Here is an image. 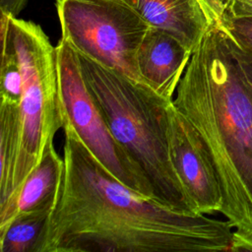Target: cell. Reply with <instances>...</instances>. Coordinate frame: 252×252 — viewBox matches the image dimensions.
I'll return each instance as SVG.
<instances>
[{
	"instance_id": "cell-1",
	"label": "cell",
	"mask_w": 252,
	"mask_h": 252,
	"mask_svg": "<svg viewBox=\"0 0 252 252\" xmlns=\"http://www.w3.org/2000/svg\"><path fill=\"white\" fill-rule=\"evenodd\" d=\"M64 169L36 252L230 251L234 228L173 212L132 191L63 126Z\"/></svg>"
},
{
	"instance_id": "cell-2",
	"label": "cell",
	"mask_w": 252,
	"mask_h": 252,
	"mask_svg": "<svg viewBox=\"0 0 252 252\" xmlns=\"http://www.w3.org/2000/svg\"><path fill=\"white\" fill-rule=\"evenodd\" d=\"M172 101L211 157L222 193L220 214L252 237V90L220 20L192 53Z\"/></svg>"
},
{
	"instance_id": "cell-3",
	"label": "cell",
	"mask_w": 252,
	"mask_h": 252,
	"mask_svg": "<svg viewBox=\"0 0 252 252\" xmlns=\"http://www.w3.org/2000/svg\"><path fill=\"white\" fill-rule=\"evenodd\" d=\"M77 54L88 90L113 137L147 178L154 201L179 214H198L170 159L168 107L173 99L79 51Z\"/></svg>"
},
{
	"instance_id": "cell-4",
	"label": "cell",
	"mask_w": 252,
	"mask_h": 252,
	"mask_svg": "<svg viewBox=\"0 0 252 252\" xmlns=\"http://www.w3.org/2000/svg\"><path fill=\"white\" fill-rule=\"evenodd\" d=\"M1 43L13 50L22 74L20 144L9 184L0 194V205H3L53 143L55 134L63 128V118L56 46L41 27L1 12Z\"/></svg>"
},
{
	"instance_id": "cell-5",
	"label": "cell",
	"mask_w": 252,
	"mask_h": 252,
	"mask_svg": "<svg viewBox=\"0 0 252 252\" xmlns=\"http://www.w3.org/2000/svg\"><path fill=\"white\" fill-rule=\"evenodd\" d=\"M56 8L61 38L96 62L144 83L137 54L151 27L131 7L120 0H57Z\"/></svg>"
},
{
	"instance_id": "cell-6",
	"label": "cell",
	"mask_w": 252,
	"mask_h": 252,
	"mask_svg": "<svg viewBox=\"0 0 252 252\" xmlns=\"http://www.w3.org/2000/svg\"><path fill=\"white\" fill-rule=\"evenodd\" d=\"M56 62L63 126L72 127L84 146L117 180L154 201L147 178L117 143L88 90L77 51L63 38L56 45Z\"/></svg>"
},
{
	"instance_id": "cell-7",
	"label": "cell",
	"mask_w": 252,
	"mask_h": 252,
	"mask_svg": "<svg viewBox=\"0 0 252 252\" xmlns=\"http://www.w3.org/2000/svg\"><path fill=\"white\" fill-rule=\"evenodd\" d=\"M168 147L172 165L198 214L220 213L223 205L219 177L201 138L176 109L168 107Z\"/></svg>"
},
{
	"instance_id": "cell-8",
	"label": "cell",
	"mask_w": 252,
	"mask_h": 252,
	"mask_svg": "<svg viewBox=\"0 0 252 252\" xmlns=\"http://www.w3.org/2000/svg\"><path fill=\"white\" fill-rule=\"evenodd\" d=\"M152 28L177 38L192 53L223 14L225 0H120Z\"/></svg>"
},
{
	"instance_id": "cell-9",
	"label": "cell",
	"mask_w": 252,
	"mask_h": 252,
	"mask_svg": "<svg viewBox=\"0 0 252 252\" xmlns=\"http://www.w3.org/2000/svg\"><path fill=\"white\" fill-rule=\"evenodd\" d=\"M191 55L177 38L151 27L140 44L137 63L144 83L162 96L173 99Z\"/></svg>"
},
{
	"instance_id": "cell-10",
	"label": "cell",
	"mask_w": 252,
	"mask_h": 252,
	"mask_svg": "<svg viewBox=\"0 0 252 252\" xmlns=\"http://www.w3.org/2000/svg\"><path fill=\"white\" fill-rule=\"evenodd\" d=\"M63 169V157L58 155L52 143L18 190L0 205V229L20 214L52 210L60 188Z\"/></svg>"
},
{
	"instance_id": "cell-11",
	"label": "cell",
	"mask_w": 252,
	"mask_h": 252,
	"mask_svg": "<svg viewBox=\"0 0 252 252\" xmlns=\"http://www.w3.org/2000/svg\"><path fill=\"white\" fill-rule=\"evenodd\" d=\"M51 210H39L16 216L0 229L1 252H36Z\"/></svg>"
},
{
	"instance_id": "cell-12",
	"label": "cell",
	"mask_w": 252,
	"mask_h": 252,
	"mask_svg": "<svg viewBox=\"0 0 252 252\" xmlns=\"http://www.w3.org/2000/svg\"><path fill=\"white\" fill-rule=\"evenodd\" d=\"M0 80L1 101L20 104L22 95L21 69L15 53L7 44H2Z\"/></svg>"
},
{
	"instance_id": "cell-13",
	"label": "cell",
	"mask_w": 252,
	"mask_h": 252,
	"mask_svg": "<svg viewBox=\"0 0 252 252\" xmlns=\"http://www.w3.org/2000/svg\"><path fill=\"white\" fill-rule=\"evenodd\" d=\"M220 22L240 47L252 53V18L233 16L223 11Z\"/></svg>"
},
{
	"instance_id": "cell-14",
	"label": "cell",
	"mask_w": 252,
	"mask_h": 252,
	"mask_svg": "<svg viewBox=\"0 0 252 252\" xmlns=\"http://www.w3.org/2000/svg\"><path fill=\"white\" fill-rule=\"evenodd\" d=\"M226 33H227V32H226ZM227 36H228V41H229L231 52L234 56V59L237 63V65H238V68H239L240 72L242 73L248 86L252 90V53H250V52L246 51L245 49H243L242 47H240L228 33H227Z\"/></svg>"
},
{
	"instance_id": "cell-15",
	"label": "cell",
	"mask_w": 252,
	"mask_h": 252,
	"mask_svg": "<svg viewBox=\"0 0 252 252\" xmlns=\"http://www.w3.org/2000/svg\"><path fill=\"white\" fill-rule=\"evenodd\" d=\"M224 11L233 16L252 18V0H225Z\"/></svg>"
},
{
	"instance_id": "cell-16",
	"label": "cell",
	"mask_w": 252,
	"mask_h": 252,
	"mask_svg": "<svg viewBox=\"0 0 252 252\" xmlns=\"http://www.w3.org/2000/svg\"><path fill=\"white\" fill-rule=\"evenodd\" d=\"M230 251L231 252L252 251V237L234 229V235H233Z\"/></svg>"
},
{
	"instance_id": "cell-17",
	"label": "cell",
	"mask_w": 252,
	"mask_h": 252,
	"mask_svg": "<svg viewBox=\"0 0 252 252\" xmlns=\"http://www.w3.org/2000/svg\"><path fill=\"white\" fill-rule=\"evenodd\" d=\"M26 3L27 0H0V12L17 17Z\"/></svg>"
}]
</instances>
